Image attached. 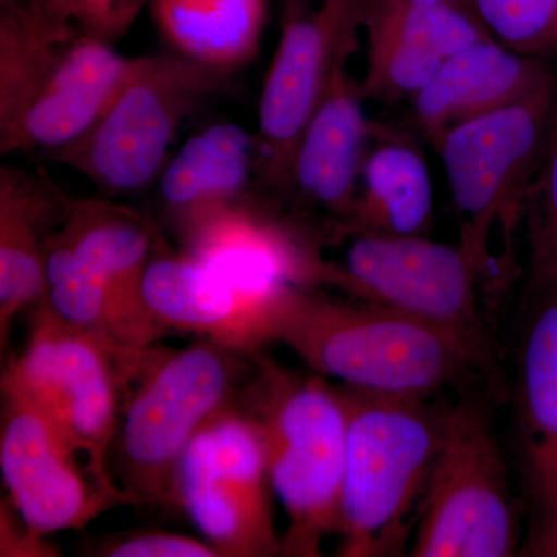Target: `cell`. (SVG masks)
Wrapping results in <instances>:
<instances>
[{
	"label": "cell",
	"instance_id": "obj_1",
	"mask_svg": "<svg viewBox=\"0 0 557 557\" xmlns=\"http://www.w3.org/2000/svg\"><path fill=\"white\" fill-rule=\"evenodd\" d=\"M317 375L381 397L424 399L475 373L493 358L426 322L359 299L293 288L271 325Z\"/></svg>",
	"mask_w": 557,
	"mask_h": 557
},
{
	"label": "cell",
	"instance_id": "obj_2",
	"mask_svg": "<svg viewBox=\"0 0 557 557\" xmlns=\"http://www.w3.org/2000/svg\"><path fill=\"white\" fill-rule=\"evenodd\" d=\"M252 351L211 338L120 355L121 408L112 450L116 485L129 502L175 505V479L190 440L239 395Z\"/></svg>",
	"mask_w": 557,
	"mask_h": 557
},
{
	"label": "cell",
	"instance_id": "obj_3",
	"mask_svg": "<svg viewBox=\"0 0 557 557\" xmlns=\"http://www.w3.org/2000/svg\"><path fill=\"white\" fill-rule=\"evenodd\" d=\"M129 58L39 3L0 0V152L72 145L112 97Z\"/></svg>",
	"mask_w": 557,
	"mask_h": 557
},
{
	"label": "cell",
	"instance_id": "obj_4",
	"mask_svg": "<svg viewBox=\"0 0 557 557\" xmlns=\"http://www.w3.org/2000/svg\"><path fill=\"white\" fill-rule=\"evenodd\" d=\"M251 376L236 397L265 450L273 493L287 515L282 555L318 556L336 534L346 467L347 413L339 387L252 351Z\"/></svg>",
	"mask_w": 557,
	"mask_h": 557
},
{
	"label": "cell",
	"instance_id": "obj_5",
	"mask_svg": "<svg viewBox=\"0 0 557 557\" xmlns=\"http://www.w3.org/2000/svg\"><path fill=\"white\" fill-rule=\"evenodd\" d=\"M339 391L347 413L339 555H401L412 542L437 456L443 410L429 408L424 399Z\"/></svg>",
	"mask_w": 557,
	"mask_h": 557
},
{
	"label": "cell",
	"instance_id": "obj_6",
	"mask_svg": "<svg viewBox=\"0 0 557 557\" xmlns=\"http://www.w3.org/2000/svg\"><path fill=\"white\" fill-rule=\"evenodd\" d=\"M557 112V83L496 112L450 127L434 143L458 220V247L480 287L505 285L494 244L512 259V236L525 218L528 190Z\"/></svg>",
	"mask_w": 557,
	"mask_h": 557
},
{
	"label": "cell",
	"instance_id": "obj_7",
	"mask_svg": "<svg viewBox=\"0 0 557 557\" xmlns=\"http://www.w3.org/2000/svg\"><path fill=\"white\" fill-rule=\"evenodd\" d=\"M233 72L183 54L129 58L100 115L72 145L49 159L109 194H129L159 178L180 126L231 90Z\"/></svg>",
	"mask_w": 557,
	"mask_h": 557
},
{
	"label": "cell",
	"instance_id": "obj_8",
	"mask_svg": "<svg viewBox=\"0 0 557 557\" xmlns=\"http://www.w3.org/2000/svg\"><path fill=\"white\" fill-rule=\"evenodd\" d=\"M518 544V511L496 431L486 410L465 399L443 410L409 555L507 557Z\"/></svg>",
	"mask_w": 557,
	"mask_h": 557
},
{
	"label": "cell",
	"instance_id": "obj_9",
	"mask_svg": "<svg viewBox=\"0 0 557 557\" xmlns=\"http://www.w3.org/2000/svg\"><path fill=\"white\" fill-rule=\"evenodd\" d=\"M120 354L97 336L64 324L40 304L33 310L24 350L2 376L61 429L116 504L129 502L112 471L121 408Z\"/></svg>",
	"mask_w": 557,
	"mask_h": 557
},
{
	"label": "cell",
	"instance_id": "obj_10",
	"mask_svg": "<svg viewBox=\"0 0 557 557\" xmlns=\"http://www.w3.org/2000/svg\"><path fill=\"white\" fill-rule=\"evenodd\" d=\"M321 284L446 330L493 358L482 287L458 244L351 233L343 260L324 259Z\"/></svg>",
	"mask_w": 557,
	"mask_h": 557
},
{
	"label": "cell",
	"instance_id": "obj_11",
	"mask_svg": "<svg viewBox=\"0 0 557 557\" xmlns=\"http://www.w3.org/2000/svg\"><path fill=\"white\" fill-rule=\"evenodd\" d=\"M265 450L236 399L190 440L175 479V505L220 556L281 555Z\"/></svg>",
	"mask_w": 557,
	"mask_h": 557
},
{
	"label": "cell",
	"instance_id": "obj_12",
	"mask_svg": "<svg viewBox=\"0 0 557 557\" xmlns=\"http://www.w3.org/2000/svg\"><path fill=\"white\" fill-rule=\"evenodd\" d=\"M368 0H292L259 101L258 180L289 186L302 131L341 62L354 53Z\"/></svg>",
	"mask_w": 557,
	"mask_h": 557
},
{
	"label": "cell",
	"instance_id": "obj_13",
	"mask_svg": "<svg viewBox=\"0 0 557 557\" xmlns=\"http://www.w3.org/2000/svg\"><path fill=\"white\" fill-rule=\"evenodd\" d=\"M79 456L39 406L2 381L0 468L11 507L35 536L86 527L116 504Z\"/></svg>",
	"mask_w": 557,
	"mask_h": 557
},
{
	"label": "cell",
	"instance_id": "obj_14",
	"mask_svg": "<svg viewBox=\"0 0 557 557\" xmlns=\"http://www.w3.org/2000/svg\"><path fill=\"white\" fill-rule=\"evenodd\" d=\"M177 230L183 252L255 295L276 299L321 284V252L252 196L201 212Z\"/></svg>",
	"mask_w": 557,
	"mask_h": 557
},
{
	"label": "cell",
	"instance_id": "obj_15",
	"mask_svg": "<svg viewBox=\"0 0 557 557\" xmlns=\"http://www.w3.org/2000/svg\"><path fill=\"white\" fill-rule=\"evenodd\" d=\"M368 64L362 97L395 102L426 87L438 70L487 35L478 16L453 3L368 0Z\"/></svg>",
	"mask_w": 557,
	"mask_h": 557
},
{
	"label": "cell",
	"instance_id": "obj_16",
	"mask_svg": "<svg viewBox=\"0 0 557 557\" xmlns=\"http://www.w3.org/2000/svg\"><path fill=\"white\" fill-rule=\"evenodd\" d=\"M141 295L161 327L190 332L245 351L270 343L274 314L285 298L249 293L186 252L160 247L146 270Z\"/></svg>",
	"mask_w": 557,
	"mask_h": 557
},
{
	"label": "cell",
	"instance_id": "obj_17",
	"mask_svg": "<svg viewBox=\"0 0 557 557\" xmlns=\"http://www.w3.org/2000/svg\"><path fill=\"white\" fill-rule=\"evenodd\" d=\"M361 89L341 62L300 135L288 189L346 223L354 211L359 177L373 126L362 109Z\"/></svg>",
	"mask_w": 557,
	"mask_h": 557
},
{
	"label": "cell",
	"instance_id": "obj_18",
	"mask_svg": "<svg viewBox=\"0 0 557 557\" xmlns=\"http://www.w3.org/2000/svg\"><path fill=\"white\" fill-rule=\"evenodd\" d=\"M556 83L549 62L485 36L458 51L418 91L412 98L413 119L434 145L450 127L525 100Z\"/></svg>",
	"mask_w": 557,
	"mask_h": 557
},
{
	"label": "cell",
	"instance_id": "obj_19",
	"mask_svg": "<svg viewBox=\"0 0 557 557\" xmlns=\"http://www.w3.org/2000/svg\"><path fill=\"white\" fill-rule=\"evenodd\" d=\"M70 197L42 172L0 168V341L17 314L46 296L47 244L65 218Z\"/></svg>",
	"mask_w": 557,
	"mask_h": 557
},
{
	"label": "cell",
	"instance_id": "obj_20",
	"mask_svg": "<svg viewBox=\"0 0 557 557\" xmlns=\"http://www.w3.org/2000/svg\"><path fill=\"white\" fill-rule=\"evenodd\" d=\"M60 231L72 248L113 289L132 322L150 344L166 335L146 309L141 287L159 249L156 230L134 209L106 199H72Z\"/></svg>",
	"mask_w": 557,
	"mask_h": 557
},
{
	"label": "cell",
	"instance_id": "obj_21",
	"mask_svg": "<svg viewBox=\"0 0 557 557\" xmlns=\"http://www.w3.org/2000/svg\"><path fill=\"white\" fill-rule=\"evenodd\" d=\"M541 292L520 346L518 421L528 479L544 511L557 507V282Z\"/></svg>",
	"mask_w": 557,
	"mask_h": 557
},
{
	"label": "cell",
	"instance_id": "obj_22",
	"mask_svg": "<svg viewBox=\"0 0 557 557\" xmlns=\"http://www.w3.org/2000/svg\"><path fill=\"white\" fill-rule=\"evenodd\" d=\"M258 148L244 127L218 123L190 137L160 175L161 203L175 228L209 209L251 197Z\"/></svg>",
	"mask_w": 557,
	"mask_h": 557
},
{
	"label": "cell",
	"instance_id": "obj_23",
	"mask_svg": "<svg viewBox=\"0 0 557 557\" xmlns=\"http://www.w3.org/2000/svg\"><path fill=\"white\" fill-rule=\"evenodd\" d=\"M434 215L431 172L421 150L391 134L369 148L357 201L343 226L350 233L424 236Z\"/></svg>",
	"mask_w": 557,
	"mask_h": 557
},
{
	"label": "cell",
	"instance_id": "obj_24",
	"mask_svg": "<svg viewBox=\"0 0 557 557\" xmlns=\"http://www.w3.org/2000/svg\"><path fill=\"white\" fill-rule=\"evenodd\" d=\"M153 20L172 51L236 72L259 50L265 0H152Z\"/></svg>",
	"mask_w": 557,
	"mask_h": 557
},
{
	"label": "cell",
	"instance_id": "obj_25",
	"mask_svg": "<svg viewBox=\"0 0 557 557\" xmlns=\"http://www.w3.org/2000/svg\"><path fill=\"white\" fill-rule=\"evenodd\" d=\"M42 304L64 324L97 336L115 350L152 346L132 322L108 282L81 258L60 228L47 244Z\"/></svg>",
	"mask_w": 557,
	"mask_h": 557
},
{
	"label": "cell",
	"instance_id": "obj_26",
	"mask_svg": "<svg viewBox=\"0 0 557 557\" xmlns=\"http://www.w3.org/2000/svg\"><path fill=\"white\" fill-rule=\"evenodd\" d=\"M487 35L508 49L557 61V0H469Z\"/></svg>",
	"mask_w": 557,
	"mask_h": 557
},
{
	"label": "cell",
	"instance_id": "obj_27",
	"mask_svg": "<svg viewBox=\"0 0 557 557\" xmlns=\"http://www.w3.org/2000/svg\"><path fill=\"white\" fill-rule=\"evenodd\" d=\"M531 281L542 289L557 282V112L525 207Z\"/></svg>",
	"mask_w": 557,
	"mask_h": 557
},
{
	"label": "cell",
	"instance_id": "obj_28",
	"mask_svg": "<svg viewBox=\"0 0 557 557\" xmlns=\"http://www.w3.org/2000/svg\"><path fill=\"white\" fill-rule=\"evenodd\" d=\"M152 0H42L39 5L60 20L110 44L123 38Z\"/></svg>",
	"mask_w": 557,
	"mask_h": 557
},
{
	"label": "cell",
	"instance_id": "obj_29",
	"mask_svg": "<svg viewBox=\"0 0 557 557\" xmlns=\"http://www.w3.org/2000/svg\"><path fill=\"white\" fill-rule=\"evenodd\" d=\"M97 555L108 557H219L207 539L171 531H135L102 542Z\"/></svg>",
	"mask_w": 557,
	"mask_h": 557
},
{
	"label": "cell",
	"instance_id": "obj_30",
	"mask_svg": "<svg viewBox=\"0 0 557 557\" xmlns=\"http://www.w3.org/2000/svg\"><path fill=\"white\" fill-rule=\"evenodd\" d=\"M2 505V541H0V555L2 556H54L53 549L47 547L42 537L35 536L17 518L16 511L7 502Z\"/></svg>",
	"mask_w": 557,
	"mask_h": 557
},
{
	"label": "cell",
	"instance_id": "obj_31",
	"mask_svg": "<svg viewBox=\"0 0 557 557\" xmlns=\"http://www.w3.org/2000/svg\"><path fill=\"white\" fill-rule=\"evenodd\" d=\"M528 555L557 557V507L544 509L528 541Z\"/></svg>",
	"mask_w": 557,
	"mask_h": 557
},
{
	"label": "cell",
	"instance_id": "obj_32",
	"mask_svg": "<svg viewBox=\"0 0 557 557\" xmlns=\"http://www.w3.org/2000/svg\"><path fill=\"white\" fill-rule=\"evenodd\" d=\"M399 2H406V3H453V5L465 7V9L471 10V7H469V0H399Z\"/></svg>",
	"mask_w": 557,
	"mask_h": 557
},
{
	"label": "cell",
	"instance_id": "obj_33",
	"mask_svg": "<svg viewBox=\"0 0 557 557\" xmlns=\"http://www.w3.org/2000/svg\"><path fill=\"white\" fill-rule=\"evenodd\" d=\"M21 2L40 3L42 0H21Z\"/></svg>",
	"mask_w": 557,
	"mask_h": 557
},
{
	"label": "cell",
	"instance_id": "obj_34",
	"mask_svg": "<svg viewBox=\"0 0 557 557\" xmlns=\"http://www.w3.org/2000/svg\"><path fill=\"white\" fill-rule=\"evenodd\" d=\"M287 2H292V0H287Z\"/></svg>",
	"mask_w": 557,
	"mask_h": 557
}]
</instances>
